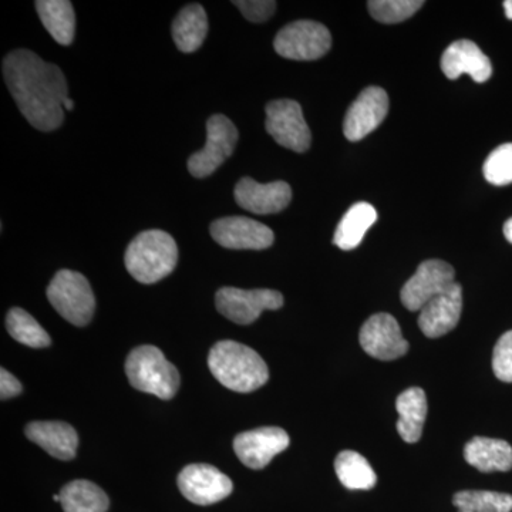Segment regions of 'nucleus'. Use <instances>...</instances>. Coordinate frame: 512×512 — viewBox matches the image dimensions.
<instances>
[{
  "mask_svg": "<svg viewBox=\"0 0 512 512\" xmlns=\"http://www.w3.org/2000/svg\"><path fill=\"white\" fill-rule=\"evenodd\" d=\"M3 77L20 113L40 131H53L64 121L69 99L66 77L56 64L30 50H13L3 60Z\"/></svg>",
  "mask_w": 512,
  "mask_h": 512,
  "instance_id": "f257e3e1",
  "label": "nucleus"
},
{
  "mask_svg": "<svg viewBox=\"0 0 512 512\" xmlns=\"http://www.w3.org/2000/svg\"><path fill=\"white\" fill-rule=\"evenodd\" d=\"M208 367L222 386L237 393L255 392L269 380L265 360L254 349L234 340L212 346Z\"/></svg>",
  "mask_w": 512,
  "mask_h": 512,
  "instance_id": "f03ea898",
  "label": "nucleus"
},
{
  "mask_svg": "<svg viewBox=\"0 0 512 512\" xmlns=\"http://www.w3.org/2000/svg\"><path fill=\"white\" fill-rule=\"evenodd\" d=\"M128 274L141 284H156L174 271L178 262L177 242L158 229L141 232L128 245L124 256Z\"/></svg>",
  "mask_w": 512,
  "mask_h": 512,
  "instance_id": "7ed1b4c3",
  "label": "nucleus"
},
{
  "mask_svg": "<svg viewBox=\"0 0 512 512\" xmlns=\"http://www.w3.org/2000/svg\"><path fill=\"white\" fill-rule=\"evenodd\" d=\"M128 382L140 392L158 399H173L180 389V373L156 346H138L126 360Z\"/></svg>",
  "mask_w": 512,
  "mask_h": 512,
  "instance_id": "20e7f679",
  "label": "nucleus"
},
{
  "mask_svg": "<svg viewBox=\"0 0 512 512\" xmlns=\"http://www.w3.org/2000/svg\"><path fill=\"white\" fill-rule=\"evenodd\" d=\"M47 298L62 318L74 326L89 325L96 309V299L86 276L62 269L47 288Z\"/></svg>",
  "mask_w": 512,
  "mask_h": 512,
  "instance_id": "39448f33",
  "label": "nucleus"
},
{
  "mask_svg": "<svg viewBox=\"0 0 512 512\" xmlns=\"http://www.w3.org/2000/svg\"><path fill=\"white\" fill-rule=\"evenodd\" d=\"M332 36L326 26L313 20H298L281 29L275 37V52L285 59L311 62L326 55Z\"/></svg>",
  "mask_w": 512,
  "mask_h": 512,
  "instance_id": "423d86ee",
  "label": "nucleus"
},
{
  "mask_svg": "<svg viewBox=\"0 0 512 512\" xmlns=\"http://www.w3.org/2000/svg\"><path fill=\"white\" fill-rule=\"evenodd\" d=\"M266 131L279 146L305 153L312 143L311 128L295 100H275L266 106Z\"/></svg>",
  "mask_w": 512,
  "mask_h": 512,
  "instance_id": "0eeeda50",
  "label": "nucleus"
},
{
  "mask_svg": "<svg viewBox=\"0 0 512 512\" xmlns=\"http://www.w3.org/2000/svg\"><path fill=\"white\" fill-rule=\"evenodd\" d=\"M215 305L222 316L237 323L251 325L264 311H278L284 306V296L272 289L221 288L215 295Z\"/></svg>",
  "mask_w": 512,
  "mask_h": 512,
  "instance_id": "6e6552de",
  "label": "nucleus"
},
{
  "mask_svg": "<svg viewBox=\"0 0 512 512\" xmlns=\"http://www.w3.org/2000/svg\"><path fill=\"white\" fill-rule=\"evenodd\" d=\"M238 130L228 117L215 114L207 123V143L188 160V171L195 178H205L220 168L234 153Z\"/></svg>",
  "mask_w": 512,
  "mask_h": 512,
  "instance_id": "1a4fd4ad",
  "label": "nucleus"
},
{
  "mask_svg": "<svg viewBox=\"0 0 512 512\" xmlns=\"http://www.w3.org/2000/svg\"><path fill=\"white\" fill-rule=\"evenodd\" d=\"M454 269L440 259H429L417 268L416 274L404 284L400 298L404 308L421 311L434 298L454 284Z\"/></svg>",
  "mask_w": 512,
  "mask_h": 512,
  "instance_id": "9d476101",
  "label": "nucleus"
},
{
  "mask_svg": "<svg viewBox=\"0 0 512 512\" xmlns=\"http://www.w3.org/2000/svg\"><path fill=\"white\" fill-rule=\"evenodd\" d=\"M359 342L367 355L383 362L399 359L409 352L399 322L389 313H376L366 320L359 333Z\"/></svg>",
  "mask_w": 512,
  "mask_h": 512,
  "instance_id": "9b49d317",
  "label": "nucleus"
},
{
  "mask_svg": "<svg viewBox=\"0 0 512 512\" xmlns=\"http://www.w3.org/2000/svg\"><path fill=\"white\" fill-rule=\"evenodd\" d=\"M178 488L191 503L211 505L225 500L234 490V484L210 464H191L178 476Z\"/></svg>",
  "mask_w": 512,
  "mask_h": 512,
  "instance_id": "f8f14e48",
  "label": "nucleus"
},
{
  "mask_svg": "<svg viewBox=\"0 0 512 512\" xmlns=\"http://www.w3.org/2000/svg\"><path fill=\"white\" fill-rule=\"evenodd\" d=\"M288 433L279 427H261L238 434L234 440L235 454L241 463L252 470H262L272 458L288 448Z\"/></svg>",
  "mask_w": 512,
  "mask_h": 512,
  "instance_id": "ddd939ff",
  "label": "nucleus"
},
{
  "mask_svg": "<svg viewBox=\"0 0 512 512\" xmlns=\"http://www.w3.org/2000/svg\"><path fill=\"white\" fill-rule=\"evenodd\" d=\"M389 96L376 86L367 87L353 101L346 113L343 133L349 141H360L375 131L386 119Z\"/></svg>",
  "mask_w": 512,
  "mask_h": 512,
  "instance_id": "4468645a",
  "label": "nucleus"
},
{
  "mask_svg": "<svg viewBox=\"0 0 512 512\" xmlns=\"http://www.w3.org/2000/svg\"><path fill=\"white\" fill-rule=\"evenodd\" d=\"M212 238L228 249L261 251L274 244V232L261 222L247 217H227L212 222Z\"/></svg>",
  "mask_w": 512,
  "mask_h": 512,
  "instance_id": "2eb2a0df",
  "label": "nucleus"
},
{
  "mask_svg": "<svg viewBox=\"0 0 512 512\" xmlns=\"http://www.w3.org/2000/svg\"><path fill=\"white\" fill-rule=\"evenodd\" d=\"M234 194L239 207L258 215L284 211L292 200L291 185L285 181L261 184L249 177L239 181Z\"/></svg>",
  "mask_w": 512,
  "mask_h": 512,
  "instance_id": "dca6fc26",
  "label": "nucleus"
},
{
  "mask_svg": "<svg viewBox=\"0 0 512 512\" xmlns=\"http://www.w3.org/2000/svg\"><path fill=\"white\" fill-rule=\"evenodd\" d=\"M463 312V288L454 282L446 292L427 303L420 311L419 326L427 338L436 339L451 332Z\"/></svg>",
  "mask_w": 512,
  "mask_h": 512,
  "instance_id": "f3484780",
  "label": "nucleus"
},
{
  "mask_svg": "<svg viewBox=\"0 0 512 512\" xmlns=\"http://www.w3.org/2000/svg\"><path fill=\"white\" fill-rule=\"evenodd\" d=\"M441 69L447 79L457 80L463 74H468L477 83L487 82L493 74L490 59L471 40L451 43L441 57Z\"/></svg>",
  "mask_w": 512,
  "mask_h": 512,
  "instance_id": "a211bd4d",
  "label": "nucleus"
},
{
  "mask_svg": "<svg viewBox=\"0 0 512 512\" xmlns=\"http://www.w3.org/2000/svg\"><path fill=\"white\" fill-rule=\"evenodd\" d=\"M26 437L47 451L50 456L69 461L76 457L79 436L63 421H33L26 426Z\"/></svg>",
  "mask_w": 512,
  "mask_h": 512,
  "instance_id": "6ab92c4d",
  "label": "nucleus"
},
{
  "mask_svg": "<svg viewBox=\"0 0 512 512\" xmlns=\"http://www.w3.org/2000/svg\"><path fill=\"white\" fill-rule=\"evenodd\" d=\"M464 458L481 473H507L512 468V447L504 440L474 437L464 447Z\"/></svg>",
  "mask_w": 512,
  "mask_h": 512,
  "instance_id": "aec40b11",
  "label": "nucleus"
},
{
  "mask_svg": "<svg viewBox=\"0 0 512 512\" xmlns=\"http://www.w3.org/2000/svg\"><path fill=\"white\" fill-rule=\"evenodd\" d=\"M396 409L399 413L397 431L400 437L406 443H417L423 434L427 410H429L426 393L420 387H410L397 397Z\"/></svg>",
  "mask_w": 512,
  "mask_h": 512,
  "instance_id": "412c9836",
  "label": "nucleus"
},
{
  "mask_svg": "<svg viewBox=\"0 0 512 512\" xmlns=\"http://www.w3.org/2000/svg\"><path fill=\"white\" fill-rule=\"evenodd\" d=\"M377 212L369 202H357L353 205L336 228L333 244L343 251H352L359 247L366 232L375 225Z\"/></svg>",
  "mask_w": 512,
  "mask_h": 512,
  "instance_id": "4be33fe9",
  "label": "nucleus"
},
{
  "mask_svg": "<svg viewBox=\"0 0 512 512\" xmlns=\"http://www.w3.org/2000/svg\"><path fill=\"white\" fill-rule=\"evenodd\" d=\"M37 13L47 32L59 45H72L76 32V15L69 0H39Z\"/></svg>",
  "mask_w": 512,
  "mask_h": 512,
  "instance_id": "5701e85b",
  "label": "nucleus"
},
{
  "mask_svg": "<svg viewBox=\"0 0 512 512\" xmlns=\"http://www.w3.org/2000/svg\"><path fill=\"white\" fill-rule=\"evenodd\" d=\"M207 33V13L201 5L185 6L174 20V42L183 53H194L200 49Z\"/></svg>",
  "mask_w": 512,
  "mask_h": 512,
  "instance_id": "b1692460",
  "label": "nucleus"
},
{
  "mask_svg": "<svg viewBox=\"0 0 512 512\" xmlns=\"http://www.w3.org/2000/svg\"><path fill=\"white\" fill-rule=\"evenodd\" d=\"M64 512H107L109 497L99 485L86 480L72 481L60 491Z\"/></svg>",
  "mask_w": 512,
  "mask_h": 512,
  "instance_id": "393cba45",
  "label": "nucleus"
},
{
  "mask_svg": "<svg viewBox=\"0 0 512 512\" xmlns=\"http://www.w3.org/2000/svg\"><path fill=\"white\" fill-rule=\"evenodd\" d=\"M335 470L340 483L348 490H372L377 483L375 471L366 458L356 451H342L336 457Z\"/></svg>",
  "mask_w": 512,
  "mask_h": 512,
  "instance_id": "a878e982",
  "label": "nucleus"
},
{
  "mask_svg": "<svg viewBox=\"0 0 512 512\" xmlns=\"http://www.w3.org/2000/svg\"><path fill=\"white\" fill-rule=\"evenodd\" d=\"M6 328L16 342L33 349L47 348L52 343L49 333L30 313L20 308L10 309L6 318Z\"/></svg>",
  "mask_w": 512,
  "mask_h": 512,
  "instance_id": "bb28decb",
  "label": "nucleus"
},
{
  "mask_svg": "<svg viewBox=\"0 0 512 512\" xmlns=\"http://www.w3.org/2000/svg\"><path fill=\"white\" fill-rule=\"evenodd\" d=\"M458 512H512V495L495 491H460L453 497Z\"/></svg>",
  "mask_w": 512,
  "mask_h": 512,
  "instance_id": "cd10ccee",
  "label": "nucleus"
},
{
  "mask_svg": "<svg viewBox=\"0 0 512 512\" xmlns=\"http://www.w3.org/2000/svg\"><path fill=\"white\" fill-rule=\"evenodd\" d=\"M424 6L423 0H372L367 2L370 15L384 25L404 22Z\"/></svg>",
  "mask_w": 512,
  "mask_h": 512,
  "instance_id": "c85d7f7f",
  "label": "nucleus"
},
{
  "mask_svg": "<svg viewBox=\"0 0 512 512\" xmlns=\"http://www.w3.org/2000/svg\"><path fill=\"white\" fill-rule=\"evenodd\" d=\"M484 177L488 183L504 187L512 183V143L495 148L484 163Z\"/></svg>",
  "mask_w": 512,
  "mask_h": 512,
  "instance_id": "c756f323",
  "label": "nucleus"
},
{
  "mask_svg": "<svg viewBox=\"0 0 512 512\" xmlns=\"http://www.w3.org/2000/svg\"><path fill=\"white\" fill-rule=\"evenodd\" d=\"M493 370L498 380L512 383V330L504 333L495 345Z\"/></svg>",
  "mask_w": 512,
  "mask_h": 512,
  "instance_id": "7c9ffc66",
  "label": "nucleus"
},
{
  "mask_svg": "<svg viewBox=\"0 0 512 512\" xmlns=\"http://www.w3.org/2000/svg\"><path fill=\"white\" fill-rule=\"evenodd\" d=\"M234 5L249 22L262 23L272 18L276 10L274 0H237Z\"/></svg>",
  "mask_w": 512,
  "mask_h": 512,
  "instance_id": "2f4dec72",
  "label": "nucleus"
},
{
  "mask_svg": "<svg viewBox=\"0 0 512 512\" xmlns=\"http://www.w3.org/2000/svg\"><path fill=\"white\" fill-rule=\"evenodd\" d=\"M22 393V384L15 376L10 375L8 370H0V397L2 400H9Z\"/></svg>",
  "mask_w": 512,
  "mask_h": 512,
  "instance_id": "473e14b6",
  "label": "nucleus"
},
{
  "mask_svg": "<svg viewBox=\"0 0 512 512\" xmlns=\"http://www.w3.org/2000/svg\"><path fill=\"white\" fill-rule=\"evenodd\" d=\"M504 237L512 244V218L504 224Z\"/></svg>",
  "mask_w": 512,
  "mask_h": 512,
  "instance_id": "72a5a7b5",
  "label": "nucleus"
},
{
  "mask_svg": "<svg viewBox=\"0 0 512 512\" xmlns=\"http://www.w3.org/2000/svg\"><path fill=\"white\" fill-rule=\"evenodd\" d=\"M505 15H507V18L512 20V0H505L503 3Z\"/></svg>",
  "mask_w": 512,
  "mask_h": 512,
  "instance_id": "f704fd0d",
  "label": "nucleus"
},
{
  "mask_svg": "<svg viewBox=\"0 0 512 512\" xmlns=\"http://www.w3.org/2000/svg\"><path fill=\"white\" fill-rule=\"evenodd\" d=\"M64 109H66L67 111H72L74 109V101L72 99H67L66 101H64Z\"/></svg>",
  "mask_w": 512,
  "mask_h": 512,
  "instance_id": "c9c22d12",
  "label": "nucleus"
}]
</instances>
